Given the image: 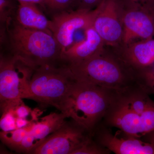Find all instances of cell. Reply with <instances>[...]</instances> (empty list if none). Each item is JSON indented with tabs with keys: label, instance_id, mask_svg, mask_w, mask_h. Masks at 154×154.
Here are the masks:
<instances>
[{
	"label": "cell",
	"instance_id": "obj_15",
	"mask_svg": "<svg viewBox=\"0 0 154 154\" xmlns=\"http://www.w3.org/2000/svg\"><path fill=\"white\" fill-rule=\"evenodd\" d=\"M149 95L141 87L133 88L121 93L112 109L135 113H143L154 106V102Z\"/></svg>",
	"mask_w": 154,
	"mask_h": 154
},
{
	"label": "cell",
	"instance_id": "obj_22",
	"mask_svg": "<svg viewBox=\"0 0 154 154\" xmlns=\"http://www.w3.org/2000/svg\"><path fill=\"white\" fill-rule=\"evenodd\" d=\"M0 122L2 131H9L17 129L16 118L11 109L3 112Z\"/></svg>",
	"mask_w": 154,
	"mask_h": 154
},
{
	"label": "cell",
	"instance_id": "obj_6",
	"mask_svg": "<svg viewBox=\"0 0 154 154\" xmlns=\"http://www.w3.org/2000/svg\"><path fill=\"white\" fill-rule=\"evenodd\" d=\"M92 133L71 119L66 121L33 150V154H73Z\"/></svg>",
	"mask_w": 154,
	"mask_h": 154
},
{
	"label": "cell",
	"instance_id": "obj_19",
	"mask_svg": "<svg viewBox=\"0 0 154 154\" xmlns=\"http://www.w3.org/2000/svg\"><path fill=\"white\" fill-rule=\"evenodd\" d=\"M111 152L110 150L98 143L92 135L73 154H108Z\"/></svg>",
	"mask_w": 154,
	"mask_h": 154
},
{
	"label": "cell",
	"instance_id": "obj_20",
	"mask_svg": "<svg viewBox=\"0 0 154 154\" xmlns=\"http://www.w3.org/2000/svg\"><path fill=\"white\" fill-rule=\"evenodd\" d=\"M44 9L54 14L72 10L76 7L77 0H43ZM53 14V15H54Z\"/></svg>",
	"mask_w": 154,
	"mask_h": 154
},
{
	"label": "cell",
	"instance_id": "obj_8",
	"mask_svg": "<svg viewBox=\"0 0 154 154\" xmlns=\"http://www.w3.org/2000/svg\"><path fill=\"white\" fill-rule=\"evenodd\" d=\"M96 8L93 28L105 45L116 48L121 45L123 35L122 0H103Z\"/></svg>",
	"mask_w": 154,
	"mask_h": 154
},
{
	"label": "cell",
	"instance_id": "obj_5",
	"mask_svg": "<svg viewBox=\"0 0 154 154\" xmlns=\"http://www.w3.org/2000/svg\"><path fill=\"white\" fill-rule=\"evenodd\" d=\"M32 72L14 57L1 54L0 105L2 113L23 102Z\"/></svg>",
	"mask_w": 154,
	"mask_h": 154
},
{
	"label": "cell",
	"instance_id": "obj_26",
	"mask_svg": "<svg viewBox=\"0 0 154 154\" xmlns=\"http://www.w3.org/2000/svg\"><path fill=\"white\" fill-rule=\"evenodd\" d=\"M19 4L20 3H33L39 5L44 8V1L43 0H17Z\"/></svg>",
	"mask_w": 154,
	"mask_h": 154
},
{
	"label": "cell",
	"instance_id": "obj_27",
	"mask_svg": "<svg viewBox=\"0 0 154 154\" xmlns=\"http://www.w3.org/2000/svg\"><path fill=\"white\" fill-rule=\"evenodd\" d=\"M153 14H154V12H153Z\"/></svg>",
	"mask_w": 154,
	"mask_h": 154
},
{
	"label": "cell",
	"instance_id": "obj_2",
	"mask_svg": "<svg viewBox=\"0 0 154 154\" xmlns=\"http://www.w3.org/2000/svg\"><path fill=\"white\" fill-rule=\"evenodd\" d=\"M121 94L113 89L75 81L58 110L92 133L115 106Z\"/></svg>",
	"mask_w": 154,
	"mask_h": 154
},
{
	"label": "cell",
	"instance_id": "obj_11",
	"mask_svg": "<svg viewBox=\"0 0 154 154\" xmlns=\"http://www.w3.org/2000/svg\"><path fill=\"white\" fill-rule=\"evenodd\" d=\"M102 122L92 133L93 138L111 152L116 154H154L153 144L125 133V137H119L117 132L113 134L109 126Z\"/></svg>",
	"mask_w": 154,
	"mask_h": 154
},
{
	"label": "cell",
	"instance_id": "obj_24",
	"mask_svg": "<svg viewBox=\"0 0 154 154\" xmlns=\"http://www.w3.org/2000/svg\"><path fill=\"white\" fill-rule=\"evenodd\" d=\"M125 1L132 3L136 5L147 9L152 13L154 12V0H125Z\"/></svg>",
	"mask_w": 154,
	"mask_h": 154
},
{
	"label": "cell",
	"instance_id": "obj_4",
	"mask_svg": "<svg viewBox=\"0 0 154 154\" xmlns=\"http://www.w3.org/2000/svg\"><path fill=\"white\" fill-rule=\"evenodd\" d=\"M75 82L65 65L42 67L33 71L24 99L59 109Z\"/></svg>",
	"mask_w": 154,
	"mask_h": 154
},
{
	"label": "cell",
	"instance_id": "obj_7",
	"mask_svg": "<svg viewBox=\"0 0 154 154\" xmlns=\"http://www.w3.org/2000/svg\"><path fill=\"white\" fill-rule=\"evenodd\" d=\"M97 11L96 8L92 10L76 9L54 14L51 31L62 54L74 44L77 30H85L92 26Z\"/></svg>",
	"mask_w": 154,
	"mask_h": 154
},
{
	"label": "cell",
	"instance_id": "obj_21",
	"mask_svg": "<svg viewBox=\"0 0 154 154\" xmlns=\"http://www.w3.org/2000/svg\"><path fill=\"white\" fill-rule=\"evenodd\" d=\"M138 83L149 94H154V69L152 66L138 72Z\"/></svg>",
	"mask_w": 154,
	"mask_h": 154
},
{
	"label": "cell",
	"instance_id": "obj_10",
	"mask_svg": "<svg viewBox=\"0 0 154 154\" xmlns=\"http://www.w3.org/2000/svg\"><path fill=\"white\" fill-rule=\"evenodd\" d=\"M103 121L107 126L117 128L125 134L140 138L154 131V106L141 113L112 109Z\"/></svg>",
	"mask_w": 154,
	"mask_h": 154
},
{
	"label": "cell",
	"instance_id": "obj_25",
	"mask_svg": "<svg viewBox=\"0 0 154 154\" xmlns=\"http://www.w3.org/2000/svg\"><path fill=\"white\" fill-rule=\"evenodd\" d=\"M142 137L144 141L154 145V131L146 134Z\"/></svg>",
	"mask_w": 154,
	"mask_h": 154
},
{
	"label": "cell",
	"instance_id": "obj_23",
	"mask_svg": "<svg viewBox=\"0 0 154 154\" xmlns=\"http://www.w3.org/2000/svg\"><path fill=\"white\" fill-rule=\"evenodd\" d=\"M103 0H77L76 9L92 10L96 8Z\"/></svg>",
	"mask_w": 154,
	"mask_h": 154
},
{
	"label": "cell",
	"instance_id": "obj_13",
	"mask_svg": "<svg viewBox=\"0 0 154 154\" xmlns=\"http://www.w3.org/2000/svg\"><path fill=\"white\" fill-rule=\"evenodd\" d=\"M85 39L74 43L63 53L62 62L65 65L79 63L99 54L105 50L104 41L93 26L85 30Z\"/></svg>",
	"mask_w": 154,
	"mask_h": 154
},
{
	"label": "cell",
	"instance_id": "obj_17",
	"mask_svg": "<svg viewBox=\"0 0 154 154\" xmlns=\"http://www.w3.org/2000/svg\"><path fill=\"white\" fill-rule=\"evenodd\" d=\"M34 122L21 128L9 131H1V140L10 149L17 151L22 140L32 129Z\"/></svg>",
	"mask_w": 154,
	"mask_h": 154
},
{
	"label": "cell",
	"instance_id": "obj_18",
	"mask_svg": "<svg viewBox=\"0 0 154 154\" xmlns=\"http://www.w3.org/2000/svg\"><path fill=\"white\" fill-rule=\"evenodd\" d=\"M18 6L15 0H0L1 30H5L7 25L15 19Z\"/></svg>",
	"mask_w": 154,
	"mask_h": 154
},
{
	"label": "cell",
	"instance_id": "obj_9",
	"mask_svg": "<svg viewBox=\"0 0 154 154\" xmlns=\"http://www.w3.org/2000/svg\"><path fill=\"white\" fill-rule=\"evenodd\" d=\"M122 2L123 35L121 45L153 38L154 14L125 0Z\"/></svg>",
	"mask_w": 154,
	"mask_h": 154
},
{
	"label": "cell",
	"instance_id": "obj_1",
	"mask_svg": "<svg viewBox=\"0 0 154 154\" xmlns=\"http://www.w3.org/2000/svg\"><path fill=\"white\" fill-rule=\"evenodd\" d=\"M1 40L6 41L10 55L33 71L62 63L61 49L52 35L25 28L14 19L6 26Z\"/></svg>",
	"mask_w": 154,
	"mask_h": 154
},
{
	"label": "cell",
	"instance_id": "obj_3",
	"mask_svg": "<svg viewBox=\"0 0 154 154\" xmlns=\"http://www.w3.org/2000/svg\"><path fill=\"white\" fill-rule=\"evenodd\" d=\"M68 67L74 79L123 93L140 86L137 73L116 54L104 50L97 55Z\"/></svg>",
	"mask_w": 154,
	"mask_h": 154
},
{
	"label": "cell",
	"instance_id": "obj_16",
	"mask_svg": "<svg viewBox=\"0 0 154 154\" xmlns=\"http://www.w3.org/2000/svg\"><path fill=\"white\" fill-rule=\"evenodd\" d=\"M64 113H51L34 122L30 133L38 143V146L45 140L56 131L66 121Z\"/></svg>",
	"mask_w": 154,
	"mask_h": 154
},
{
	"label": "cell",
	"instance_id": "obj_14",
	"mask_svg": "<svg viewBox=\"0 0 154 154\" xmlns=\"http://www.w3.org/2000/svg\"><path fill=\"white\" fill-rule=\"evenodd\" d=\"M33 3H20L15 19L20 25L29 29L42 30L53 35L52 22Z\"/></svg>",
	"mask_w": 154,
	"mask_h": 154
},
{
	"label": "cell",
	"instance_id": "obj_12",
	"mask_svg": "<svg viewBox=\"0 0 154 154\" xmlns=\"http://www.w3.org/2000/svg\"><path fill=\"white\" fill-rule=\"evenodd\" d=\"M114 52L136 72L154 64V39L139 40L114 48Z\"/></svg>",
	"mask_w": 154,
	"mask_h": 154
}]
</instances>
